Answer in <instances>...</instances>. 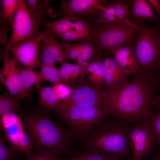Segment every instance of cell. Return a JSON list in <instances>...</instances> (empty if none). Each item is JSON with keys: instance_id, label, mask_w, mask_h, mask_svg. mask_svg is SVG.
Returning <instances> with one entry per match:
<instances>
[{"instance_id": "cell-41", "label": "cell", "mask_w": 160, "mask_h": 160, "mask_svg": "<svg viewBox=\"0 0 160 160\" xmlns=\"http://www.w3.org/2000/svg\"><path fill=\"white\" fill-rule=\"evenodd\" d=\"M25 160L24 159H23V158L22 159V158H20L17 159H12V160ZM26 160H27V159H26Z\"/></svg>"}, {"instance_id": "cell-20", "label": "cell", "mask_w": 160, "mask_h": 160, "mask_svg": "<svg viewBox=\"0 0 160 160\" xmlns=\"http://www.w3.org/2000/svg\"><path fill=\"white\" fill-rule=\"evenodd\" d=\"M17 69L22 91V98L29 96L35 86L37 89L42 86L43 81L39 73L20 67L19 65Z\"/></svg>"}, {"instance_id": "cell-3", "label": "cell", "mask_w": 160, "mask_h": 160, "mask_svg": "<svg viewBox=\"0 0 160 160\" xmlns=\"http://www.w3.org/2000/svg\"><path fill=\"white\" fill-rule=\"evenodd\" d=\"M108 117L83 141L85 148L100 150L127 160L133 159L129 135L135 123L113 117L108 119Z\"/></svg>"}, {"instance_id": "cell-21", "label": "cell", "mask_w": 160, "mask_h": 160, "mask_svg": "<svg viewBox=\"0 0 160 160\" xmlns=\"http://www.w3.org/2000/svg\"><path fill=\"white\" fill-rule=\"evenodd\" d=\"M92 58V61L88 66L86 75L93 86L99 89H103L105 81L102 61L97 55Z\"/></svg>"}, {"instance_id": "cell-27", "label": "cell", "mask_w": 160, "mask_h": 160, "mask_svg": "<svg viewBox=\"0 0 160 160\" xmlns=\"http://www.w3.org/2000/svg\"><path fill=\"white\" fill-rule=\"evenodd\" d=\"M144 123L153 138L155 146L160 147V112L153 111Z\"/></svg>"}, {"instance_id": "cell-25", "label": "cell", "mask_w": 160, "mask_h": 160, "mask_svg": "<svg viewBox=\"0 0 160 160\" xmlns=\"http://www.w3.org/2000/svg\"><path fill=\"white\" fill-rule=\"evenodd\" d=\"M10 94L0 95V116L8 113L23 112L20 99Z\"/></svg>"}, {"instance_id": "cell-6", "label": "cell", "mask_w": 160, "mask_h": 160, "mask_svg": "<svg viewBox=\"0 0 160 160\" xmlns=\"http://www.w3.org/2000/svg\"><path fill=\"white\" fill-rule=\"evenodd\" d=\"M138 31L137 25L124 20L91 26V41L100 52L118 46L133 45Z\"/></svg>"}, {"instance_id": "cell-18", "label": "cell", "mask_w": 160, "mask_h": 160, "mask_svg": "<svg viewBox=\"0 0 160 160\" xmlns=\"http://www.w3.org/2000/svg\"><path fill=\"white\" fill-rule=\"evenodd\" d=\"M91 40L84 41L76 44H62L65 60L87 61L100 52L93 45Z\"/></svg>"}, {"instance_id": "cell-9", "label": "cell", "mask_w": 160, "mask_h": 160, "mask_svg": "<svg viewBox=\"0 0 160 160\" xmlns=\"http://www.w3.org/2000/svg\"><path fill=\"white\" fill-rule=\"evenodd\" d=\"M107 3L106 0H61L59 8L52 10L50 15L59 19L68 16L95 17L99 12L107 9Z\"/></svg>"}, {"instance_id": "cell-1", "label": "cell", "mask_w": 160, "mask_h": 160, "mask_svg": "<svg viewBox=\"0 0 160 160\" xmlns=\"http://www.w3.org/2000/svg\"><path fill=\"white\" fill-rule=\"evenodd\" d=\"M157 88L156 77L141 71L118 88L104 89L108 116L130 123H144L153 111V95Z\"/></svg>"}, {"instance_id": "cell-39", "label": "cell", "mask_w": 160, "mask_h": 160, "mask_svg": "<svg viewBox=\"0 0 160 160\" xmlns=\"http://www.w3.org/2000/svg\"><path fill=\"white\" fill-rule=\"evenodd\" d=\"M61 160H82L81 158L78 156L75 155V156L71 159L65 158L63 159H61Z\"/></svg>"}, {"instance_id": "cell-19", "label": "cell", "mask_w": 160, "mask_h": 160, "mask_svg": "<svg viewBox=\"0 0 160 160\" xmlns=\"http://www.w3.org/2000/svg\"><path fill=\"white\" fill-rule=\"evenodd\" d=\"M131 13L134 23L140 26L147 19L151 23L160 22L158 17L154 12L148 0H132Z\"/></svg>"}, {"instance_id": "cell-37", "label": "cell", "mask_w": 160, "mask_h": 160, "mask_svg": "<svg viewBox=\"0 0 160 160\" xmlns=\"http://www.w3.org/2000/svg\"><path fill=\"white\" fill-rule=\"evenodd\" d=\"M89 63V62H87V61H77L76 64L80 66L86 74Z\"/></svg>"}, {"instance_id": "cell-26", "label": "cell", "mask_w": 160, "mask_h": 160, "mask_svg": "<svg viewBox=\"0 0 160 160\" xmlns=\"http://www.w3.org/2000/svg\"><path fill=\"white\" fill-rule=\"evenodd\" d=\"M82 160H127L98 150L85 148L75 154Z\"/></svg>"}, {"instance_id": "cell-31", "label": "cell", "mask_w": 160, "mask_h": 160, "mask_svg": "<svg viewBox=\"0 0 160 160\" xmlns=\"http://www.w3.org/2000/svg\"><path fill=\"white\" fill-rule=\"evenodd\" d=\"M59 155L54 151L45 149L32 152L27 160H61Z\"/></svg>"}, {"instance_id": "cell-7", "label": "cell", "mask_w": 160, "mask_h": 160, "mask_svg": "<svg viewBox=\"0 0 160 160\" xmlns=\"http://www.w3.org/2000/svg\"><path fill=\"white\" fill-rule=\"evenodd\" d=\"M12 25L11 36L4 52L9 51L16 44L38 36L44 32L39 29L41 23L34 20L30 14L26 0H20Z\"/></svg>"}, {"instance_id": "cell-10", "label": "cell", "mask_w": 160, "mask_h": 160, "mask_svg": "<svg viewBox=\"0 0 160 160\" xmlns=\"http://www.w3.org/2000/svg\"><path fill=\"white\" fill-rule=\"evenodd\" d=\"M48 30L36 37L16 44L10 48L12 57L25 68L35 71L42 63L39 55V47Z\"/></svg>"}, {"instance_id": "cell-40", "label": "cell", "mask_w": 160, "mask_h": 160, "mask_svg": "<svg viewBox=\"0 0 160 160\" xmlns=\"http://www.w3.org/2000/svg\"><path fill=\"white\" fill-rule=\"evenodd\" d=\"M156 79L157 82V88L160 87V71L156 76Z\"/></svg>"}, {"instance_id": "cell-14", "label": "cell", "mask_w": 160, "mask_h": 160, "mask_svg": "<svg viewBox=\"0 0 160 160\" xmlns=\"http://www.w3.org/2000/svg\"><path fill=\"white\" fill-rule=\"evenodd\" d=\"M3 58V65L0 72L1 84L6 86L12 95L22 98L17 62L10 56V51L4 52L1 56Z\"/></svg>"}, {"instance_id": "cell-17", "label": "cell", "mask_w": 160, "mask_h": 160, "mask_svg": "<svg viewBox=\"0 0 160 160\" xmlns=\"http://www.w3.org/2000/svg\"><path fill=\"white\" fill-rule=\"evenodd\" d=\"M106 89L118 88L127 82L129 74L125 72L113 57H107L102 61Z\"/></svg>"}, {"instance_id": "cell-35", "label": "cell", "mask_w": 160, "mask_h": 160, "mask_svg": "<svg viewBox=\"0 0 160 160\" xmlns=\"http://www.w3.org/2000/svg\"><path fill=\"white\" fill-rule=\"evenodd\" d=\"M150 2L151 5L153 7L154 9L157 12L158 15V17L160 20V22L159 23V26H160V2L157 0H148Z\"/></svg>"}, {"instance_id": "cell-22", "label": "cell", "mask_w": 160, "mask_h": 160, "mask_svg": "<svg viewBox=\"0 0 160 160\" xmlns=\"http://www.w3.org/2000/svg\"><path fill=\"white\" fill-rule=\"evenodd\" d=\"M37 89L39 95L38 106L45 109H53L57 111L60 101L52 87H43L42 85Z\"/></svg>"}, {"instance_id": "cell-38", "label": "cell", "mask_w": 160, "mask_h": 160, "mask_svg": "<svg viewBox=\"0 0 160 160\" xmlns=\"http://www.w3.org/2000/svg\"><path fill=\"white\" fill-rule=\"evenodd\" d=\"M153 105L156 108L158 112H160V95L154 97Z\"/></svg>"}, {"instance_id": "cell-12", "label": "cell", "mask_w": 160, "mask_h": 160, "mask_svg": "<svg viewBox=\"0 0 160 160\" xmlns=\"http://www.w3.org/2000/svg\"><path fill=\"white\" fill-rule=\"evenodd\" d=\"M129 138L133 160H142L145 158L155 146L153 138L143 123L134 124L130 131Z\"/></svg>"}, {"instance_id": "cell-16", "label": "cell", "mask_w": 160, "mask_h": 160, "mask_svg": "<svg viewBox=\"0 0 160 160\" xmlns=\"http://www.w3.org/2000/svg\"><path fill=\"white\" fill-rule=\"evenodd\" d=\"M48 30L41 42L40 61L42 64L55 65L57 62L62 64L66 60L62 44L58 41L54 33Z\"/></svg>"}, {"instance_id": "cell-24", "label": "cell", "mask_w": 160, "mask_h": 160, "mask_svg": "<svg viewBox=\"0 0 160 160\" xmlns=\"http://www.w3.org/2000/svg\"><path fill=\"white\" fill-rule=\"evenodd\" d=\"M61 64L58 69L62 78L68 85L79 78L82 81L86 74L80 66L65 61Z\"/></svg>"}, {"instance_id": "cell-33", "label": "cell", "mask_w": 160, "mask_h": 160, "mask_svg": "<svg viewBox=\"0 0 160 160\" xmlns=\"http://www.w3.org/2000/svg\"><path fill=\"white\" fill-rule=\"evenodd\" d=\"M12 28V24L0 13V43L5 47L7 45L8 33Z\"/></svg>"}, {"instance_id": "cell-15", "label": "cell", "mask_w": 160, "mask_h": 160, "mask_svg": "<svg viewBox=\"0 0 160 160\" xmlns=\"http://www.w3.org/2000/svg\"><path fill=\"white\" fill-rule=\"evenodd\" d=\"M101 53L105 56L112 55L123 70L129 75L135 76L141 71L132 45H122L107 49Z\"/></svg>"}, {"instance_id": "cell-29", "label": "cell", "mask_w": 160, "mask_h": 160, "mask_svg": "<svg viewBox=\"0 0 160 160\" xmlns=\"http://www.w3.org/2000/svg\"><path fill=\"white\" fill-rule=\"evenodd\" d=\"M23 154L5 143L3 135L0 132V160H10L20 158Z\"/></svg>"}, {"instance_id": "cell-8", "label": "cell", "mask_w": 160, "mask_h": 160, "mask_svg": "<svg viewBox=\"0 0 160 160\" xmlns=\"http://www.w3.org/2000/svg\"><path fill=\"white\" fill-rule=\"evenodd\" d=\"M0 129L5 142L10 146L22 152L26 158L31 154L29 137L18 114L11 113L1 116Z\"/></svg>"}, {"instance_id": "cell-11", "label": "cell", "mask_w": 160, "mask_h": 160, "mask_svg": "<svg viewBox=\"0 0 160 160\" xmlns=\"http://www.w3.org/2000/svg\"><path fill=\"white\" fill-rule=\"evenodd\" d=\"M96 88L90 83L80 85L68 99L60 101L57 111L60 113L72 105H92L104 104L103 90Z\"/></svg>"}, {"instance_id": "cell-34", "label": "cell", "mask_w": 160, "mask_h": 160, "mask_svg": "<svg viewBox=\"0 0 160 160\" xmlns=\"http://www.w3.org/2000/svg\"><path fill=\"white\" fill-rule=\"evenodd\" d=\"M52 87L60 101L64 100L69 98L73 91L68 85L62 83L55 84Z\"/></svg>"}, {"instance_id": "cell-36", "label": "cell", "mask_w": 160, "mask_h": 160, "mask_svg": "<svg viewBox=\"0 0 160 160\" xmlns=\"http://www.w3.org/2000/svg\"><path fill=\"white\" fill-rule=\"evenodd\" d=\"M146 160H160V151H154L145 157Z\"/></svg>"}, {"instance_id": "cell-32", "label": "cell", "mask_w": 160, "mask_h": 160, "mask_svg": "<svg viewBox=\"0 0 160 160\" xmlns=\"http://www.w3.org/2000/svg\"><path fill=\"white\" fill-rule=\"evenodd\" d=\"M57 36L62 40L63 44L70 43L77 41L91 40V34L86 33L66 32Z\"/></svg>"}, {"instance_id": "cell-5", "label": "cell", "mask_w": 160, "mask_h": 160, "mask_svg": "<svg viewBox=\"0 0 160 160\" xmlns=\"http://www.w3.org/2000/svg\"><path fill=\"white\" fill-rule=\"evenodd\" d=\"M108 116L105 104L70 106L58 113L75 136L83 141Z\"/></svg>"}, {"instance_id": "cell-30", "label": "cell", "mask_w": 160, "mask_h": 160, "mask_svg": "<svg viewBox=\"0 0 160 160\" xmlns=\"http://www.w3.org/2000/svg\"><path fill=\"white\" fill-rule=\"evenodd\" d=\"M2 11L0 13L12 24L20 0H1Z\"/></svg>"}, {"instance_id": "cell-2", "label": "cell", "mask_w": 160, "mask_h": 160, "mask_svg": "<svg viewBox=\"0 0 160 160\" xmlns=\"http://www.w3.org/2000/svg\"><path fill=\"white\" fill-rule=\"evenodd\" d=\"M48 111L33 110L18 114L27 131L32 149H49L59 156H66L72 151L75 136L69 128L53 121Z\"/></svg>"}, {"instance_id": "cell-42", "label": "cell", "mask_w": 160, "mask_h": 160, "mask_svg": "<svg viewBox=\"0 0 160 160\" xmlns=\"http://www.w3.org/2000/svg\"><path fill=\"white\" fill-rule=\"evenodd\" d=\"M132 160H133V159H132Z\"/></svg>"}, {"instance_id": "cell-4", "label": "cell", "mask_w": 160, "mask_h": 160, "mask_svg": "<svg viewBox=\"0 0 160 160\" xmlns=\"http://www.w3.org/2000/svg\"><path fill=\"white\" fill-rule=\"evenodd\" d=\"M133 44L141 71L156 77L160 71V26L144 23L137 26Z\"/></svg>"}, {"instance_id": "cell-13", "label": "cell", "mask_w": 160, "mask_h": 160, "mask_svg": "<svg viewBox=\"0 0 160 160\" xmlns=\"http://www.w3.org/2000/svg\"><path fill=\"white\" fill-rule=\"evenodd\" d=\"M41 23V25L51 31L56 36L66 32L91 34L90 23L80 17L66 16L55 21H47L45 19Z\"/></svg>"}, {"instance_id": "cell-28", "label": "cell", "mask_w": 160, "mask_h": 160, "mask_svg": "<svg viewBox=\"0 0 160 160\" xmlns=\"http://www.w3.org/2000/svg\"><path fill=\"white\" fill-rule=\"evenodd\" d=\"M43 81H49L54 84L62 83L68 85L63 79L58 68L55 65L42 64L39 73Z\"/></svg>"}, {"instance_id": "cell-23", "label": "cell", "mask_w": 160, "mask_h": 160, "mask_svg": "<svg viewBox=\"0 0 160 160\" xmlns=\"http://www.w3.org/2000/svg\"><path fill=\"white\" fill-rule=\"evenodd\" d=\"M29 12L33 19L36 21L41 23L45 19L42 17L44 14L48 13L50 15L52 10L51 1L49 0H26Z\"/></svg>"}]
</instances>
